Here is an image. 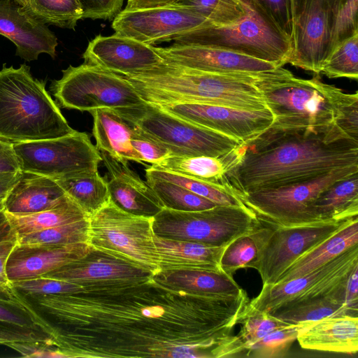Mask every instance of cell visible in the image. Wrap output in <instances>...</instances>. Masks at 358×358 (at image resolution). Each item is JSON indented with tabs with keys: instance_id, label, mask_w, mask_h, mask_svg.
I'll use <instances>...</instances> for the list:
<instances>
[{
	"instance_id": "6da1fadb",
	"label": "cell",
	"mask_w": 358,
	"mask_h": 358,
	"mask_svg": "<svg viewBox=\"0 0 358 358\" xmlns=\"http://www.w3.org/2000/svg\"><path fill=\"white\" fill-rule=\"evenodd\" d=\"M236 196L306 181L358 165V140L336 122L322 126H270L221 157Z\"/></svg>"
},
{
	"instance_id": "7a4b0ae2",
	"label": "cell",
	"mask_w": 358,
	"mask_h": 358,
	"mask_svg": "<svg viewBox=\"0 0 358 358\" xmlns=\"http://www.w3.org/2000/svg\"><path fill=\"white\" fill-rule=\"evenodd\" d=\"M264 73L215 74L163 62L152 69L122 76L134 85L146 103H200L251 110L268 108L255 85L257 78Z\"/></svg>"
},
{
	"instance_id": "3957f363",
	"label": "cell",
	"mask_w": 358,
	"mask_h": 358,
	"mask_svg": "<svg viewBox=\"0 0 358 358\" xmlns=\"http://www.w3.org/2000/svg\"><path fill=\"white\" fill-rule=\"evenodd\" d=\"M45 80L33 77L29 66L3 64L0 71V140L12 144L62 137L73 133Z\"/></svg>"
},
{
	"instance_id": "277c9868",
	"label": "cell",
	"mask_w": 358,
	"mask_h": 358,
	"mask_svg": "<svg viewBox=\"0 0 358 358\" xmlns=\"http://www.w3.org/2000/svg\"><path fill=\"white\" fill-rule=\"evenodd\" d=\"M274 116L271 126L303 127L336 122L345 93L318 76L295 77L282 67L264 72L255 81Z\"/></svg>"
},
{
	"instance_id": "5b68a950",
	"label": "cell",
	"mask_w": 358,
	"mask_h": 358,
	"mask_svg": "<svg viewBox=\"0 0 358 358\" xmlns=\"http://www.w3.org/2000/svg\"><path fill=\"white\" fill-rule=\"evenodd\" d=\"M244 14L227 24H209L173 37L176 45L229 49L282 67L288 64L292 39L256 0H240Z\"/></svg>"
},
{
	"instance_id": "8992f818",
	"label": "cell",
	"mask_w": 358,
	"mask_h": 358,
	"mask_svg": "<svg viewBox=\"0 0 358 358\" xmlns=\"http://www.w3.org/2000/svg\"><path fill=\"white\" fill-rule=\"evenodd\" d=\"M152 217L134 215L108 203L89 216L87 243L96 252L136 265L152 276L160 272Z\"/></svg>"
},
{
	"instance_id": "52a82bcc",
	"label": "cell",
	"mask_w": 358,
	"mask_h": 358,
	"mask_svg": "<svg viewBox=\"0 0 358 358\" xmlns=\"http://www.w3.org/2000/svg\"><path fill=\"white\" fill-rule=\"evenodd\" d=\"M262 224L245 205H217L197 211L162 209L152 217L155 236L178 241L224 246Z\"/></svg>"
},
{
	"instance_id": "ba28073f",
	"label": "cell",
	"mask_w": 358,
	"mask_h": 358,
	"mask_svg": "<svg viewBox=\"0 0 358 358\" xmlns=\"http://www.w3.org/2000/svg\"><path fill=\"white\" fill-rule=\"evenodd\" d=\"M115 110L173 156L220 157L241 143L176 117L152 103L145 102Z\"/></svg>"
},
{
	"instance_id": "9c48e42d",
	"label": "cell",
	"mask_w": 358,
	"mask_h": 358,
	"mask_svg": "<svg viewBox=\"0 0 358 358\" xmlns=\"http://www.w3.org/2000/svg\"><path fill=\"white\" fill-rule=\"evenodd\" d=\"M50 89L59 107L81 112L117 110L145 103L124 76L85 63L63 70L62 77L53 80Z\"/></svg>"
},
{
	"instance_id": "30bf717a",
	"label": "cell",
	"mask_w": 358,
	"mask_h": 358,
	"mask_svg": "<svg viewBox=\"0 0 358 358\" xmlns=\"http://www.w3.org/2000/svg\"><path fill=\"white\" fill-rule=\"evenodd\" d=\"M357 173L358 165L345 166L306 181L250 192L239 199L261 221L273 226L317 222L311 214L315 199L334 182Z\"/></svg>"
},
{
	"instance_id": "8fae6325",
	"label": "cell",
	"mask_w": 358,
	"mask_h": 358,
	"mask_svg": "<svg viewBox=\"0 0 358 358\" xmlns=\"http://www.w3.org/2000/svg\"><path fill=\"white\" fill-rule=\"evenodd\" d=\"M20 170L52 178L98 170L100 152L85 132L13 144Z\"/></svg>"
},
{
	"instance_id": "7c38bea8",
	"label": "cell",
	"mask_w": 358,
	"mask_h": 358,
	"mask_svg": "<svg viewBox=\"0 0 358 358\" xmlns=\"http://www.w3.org/2000/svg\"><path fill=\"white\" fill-rule=\"evenodd\" d=\"M358 266V245L312 271L274 285H262L246 308L271 313L283 304L323 296L345 285Z\"/></svg>"
},
{
	"instance_id": "4fadbf2b",
	"label": "cell",
	"mask_w": 358,
	"mask_h": 358,
	"mask_svg": "<svg viewBox=\"0 0 358 358\" xmlns=\"http://www.w3.org/2000/svg\"><path fill=\"white\" fill-rule=\"evenodd\" d=\"M347 220H326L294 227L272 225L256 259L248 268L259 272L263 285H274L299 257L331 236Z\"/></svg>"
},
{
	"instance_id": "5bb4252c",
	"label": "cell",
	"mask_w": 358,
	"mask_h": 358,
	"mask_svg": "<svg viewBox=\"0 0 358 358\" xmlns=\"http://www.w3.org/2000/svg\"><path fill=\"white\" fill-rule=\"evenodd\" d=\"M336 0H306L293 23L292 50L289 64L321 73L331 52Z\"/></svg>"
},
{
	"instance_id": "9a60e30c",
	"label": "cell",
	"mask_w": 358,
	"mask_h": 358,
	"mask_svg": "<svg viewBox=\"0 0 358 358\" xmlns=\"http://www.w3.org/2000/svg\"><path fill=\"white\" fill-rule=\"evenodd\" d=\"M211 24L191 10L169 5L145 9L121 10L114 18L115 34L152 45Z\"/></svg>"
},
{
	"instance_id": "2e32d148",
	"label": "cell",
	"mask_w": 358,
	"mask_h": 358,
	"mask_svg": "<svg viewBox=\"0 0 358 358\" xmlns=\"http://www.w3.org/2000/svg\"><path fill=\"white\" fill-rule=\"evenodd\" d=\"M156 106L187 122L241 143L262 133L274 120V116L268 108L250 110L200 103H175Z\"/></svg>"
},
{
	"instance_id": "e0dca14e",
	"label": "cell",
	"mask_w": 358,
	"mask_h": 358,
	"mask_svg": "<svg viewBox=\"0 0 358 358\" xmlns=\"http://www.w3.org/2000/svg\"><path fill=\"white\" fill-rule=\"evenodd\" d=\"M166 64L215 74H259L276 64L229 49L194 45L155 47Z\"/></svg>"
},
{
	"instance_id": "ac0fdd59",
	"label": "cell",
	"mask_w": 358,
	"mask_h": 358,
	"mask_svg": "<svg viewBox=\"0 0 358 358\" xmlns=\"http://www.w3.org/2000/svg\"><path fill=\"white\" fill-rule=\"evenodd\" d=\"M83 58L85 64L121 76L137 73L164 62L155 46L115 33L96 36L90 41Z\"/></svg>"
},
{
	"instance_id": "d6986e66",
	"label": "cell",
	"mask_w": 358,
	"mask_h": 358,
	"mask_svg": "<svg viewBox=\"0 0 358 358\" xmlns=\"http://www.w3.org/2000/svg\"><path fill=\"white\" fill-rule=\"evenodd\" d=\"M93 248L88 243L67 245H22L15 246L6 264L10 282L43 276L87 256Z\"/></svg>"
},
{
	"instance_id": "ffe728a7",
	"label": "cell",
	"mask_w": 358,
	"mask_h": 358,
	"mask_svg": "<svg viewBox=\"0 0 358 358\" xmlns=\"http://www.w3.org/2000/svg\"><path fill=\"white\" fill-rule=\"evenodd\" d=\"M0 35L12 41L15 55L27 62L42 53L56 56L57 38L48 25L22 11L13 0H0Z\"/></svg>"
},
{
	"instance_id": "44dd1931",
	"label": "cell",
	"mask_w": 358,
	"mask_h": 358,
	"mask_svg": "<svg viewBox=\"0 0 358 358\" xmlns=\"http://www.w3.org/2000/svg\"><path fill=\"white\" fill-rule=\"evenodd\" d=\"M99 152L109 178L106 181L110 202L124 211L145 217H153L164 208L148 183L127 162Z\"/></svg>"
},
{
	"instance_id": "7402d4cb",
	"label": "cell",
	"mask_w": 358,
	"mask_h": 358,
	"mask_svg": "<svg viewBox=\"0 0 358 358\" xmlns=\"http://www.w3.org/2000/svg\"><path fill=\"white\" fill-rule=\"evenodd\" d=\"M69 282L85 288L90 285L137 282L152 275L132 264L115 258L91 260L85 257L55 269L43 276Z\"/></svg>"
},
{
	"instance_id": "603a6c76",
	"label": "cell",
	"mask_w": 358,
	"mask_h": 358,
	"mask_svg": "<svg viewBox=\"0 0 358 358\" xmlns=\"http://www.w3.org/2000/svg\"><path fill=\"white\" fill-rule=\"evenodd\" d=\"M296 340L305 350L357 354L358 317L329 316L299 323Z\"/></svg>"
},
{
	"instance_id": "cb8c5ba5",
	"label": "cell",
	"mask_w": 358,
	"mask_h": 358,
	"mask_svg": "<svg viewBox=\"0 0 358 358\" xmlns=\"http://www.w3.org/2000/svg\"><path fill=\"white\" fill-rule=\"evenodd\" d=\"M69 198L52 178L22 171L4 198V210L15 215H27L52 208Z\"/></svg>"
},
{
	"instance_id": "d4e9b609",
	"label": "cell",
	"mask_w": 358,
	"mask_h": 358,
	"mask_svg": "<svg viewBox=\"0 0 358 358\" xmlns=\"http://www.w3.org/2000/svg\"><path fill=\"white\" fill-rule=\"evenodd\" d=\"M160 271L201 270L222 271L220 261L225 246L178 241L155 236Z\"/></svg>"
},
{
	"instance_id": "484cf974",
	"label": "cell",
	"mask_w": 358,
	"mask_h": 358,
	"mask_svg": "<svg viewBox=\"0 0 358 358\" xmlns=\"http://www.w3.org/2000/svg\"><path fill=\"white\" fill-rule=\"evenodd\" d=\"M93 117L92 134L99 151L107 152L116 159L143 164L131 140L136 127L117 110L101 108L90 112Z\"/></svg>"
},
{
	"instance_id": "4316f807",
	"label": "cell",
	"mask_w": 358,
	"mask_h": 358,
	"mask_svg": "<svg viewBox=\"0 0 358 358\" xmlns=\"http://www.w3.org/2000/svg\"><path fill=\"white\" fill-rule=\"evenodd\" d=\"M358 245V217L348 220L328 238L299 257L279 278L283 282L306 274ZM275 283V284H276Z\"/></svg>"
},
{
	"instance_id": "83f0119b",
	"label": "cell",
	"mask_w": 358,
	"mask_h": 358,
	"mask_svg": "<svg viewBox=\"0 0 358 358\" xmlns=\"http://www.w3.org/2000/svg\"><path fill=\"white\" fill-rule=\"evenodd\" d=\"M161 284L187 291L192 295L228 297L245 292L232 275L223 271L180 270L160 271L153 275Z\"/></svg>"
},
{
	"instance_id": "f1b7e54d",
	"label": "cell",
	"mask_w": 358,
	"mask_h": 358,
	"mask_svg": "<svg viewBox=\"0 0 358 358\" xmlns=\"http://www.w3.org/2000/svg\"><path fill=\"white\" fill-rule=\"evenodd\" d=\"M315 222L343 221L358 215V173L325 189L311 206Z\"/></svg>"
},
{
	"instance_id": "f546056e",
	"label": "cell",
	"mask_w": 358,
	"mask_h": 358,
	"mask_svg": "<svg viewBox=\"0 0 358 358\" xmlns=\"http://www.w3.org/2000/svg\"><path fill=\"white\" fill-rule=\"evenodd\" d=\"M347 286L348 284L323 296L283 304L269 313L285 322L294 324L329 316H357V312L351 309L346 303Z\"/></svg>"
},
{
	"instance_id": "4dcf8cb0",
	"label": "cell",
	"mask_w": 358,
	"mask_h": 358,
	"mask_svg": "<svg viewBox=\"0 0 358 358\" xmlns=\"http://www.w3.org/2000/svg\"><path fill=\"white\" fill-rule=\"evenodd\" d=\"M53 179L89 216L110 202L107 181L98 170L72 173Z\"/></svg>"
},
{
	"instance_id": "1f68e13d",
	"label": "cell",
	"mask_w": 358,
	"mask_h": 358,
	"mask_svg": "<svg viewBox=\"0 0 358 358\" xmlns=\"http://www.w3.org/2000/svg\"><path fill=\"white\" fill-rule=\"evenodd\" d=\"M6 215L17 238L33 232L89 217L69 196L62 203L48 210L27 215L8 213Z\"/></svg>"
},
{
	"instance_id": "d6a6232c",
	"label": "cell",
	"mask_w": 358,
	"mask_h": 358,
	"mask_svg": "<svg viewBox=\"0 0 358 358\" xmlns=\"http://www.w3.org/2000/svg\"><path fill=\"white\" fill-rule=\"evenodd\" d=\"M150 166L221 185L234 193L227 178L224 164L221 157L171 155Z\"/></svg>"
},
{
	"instance_id": "836d02e7",
	"label": "cell",
	"mask_w": 358,
	"mask_h": 358,
	"mask_svg": "<svg viewBox=\"0 0 358 358\" xmlns=\"http://www.w3.org/2000/svg\"><path fill=\"white\" fill-rule=\"evenodd\" d=\"M238 324H241L242 327L236 336H231L229 343L231 357H244L248 345L276 329L292 324L274 317L268 312L249 309L246 306Z\"/></svg>"
},
{
	"instance_id": "e575fe53",
	"label": "cell",
	"mask_w": 358,
	"mask_h": 358,
	"mask_svg": "<svg viewBox=\"0 0 358 358\" xmlns=\"http://www.w3.org/2000/svg\"><path fill=\"white\" fill-rule=\"evenodd\" d=\"M271 228L272 225L262 222L260 227L252 232L238 236L230 241L222 254L220 269L233 276L237 270L248 268L256 259Z\"/></svg>"
},
{
	"instance_id": "d590c367",
	"label": "cell",
	"mask_w": 358,
	"mask_h": 358,
	"mask_svg": "<svg viewBox=\"0 0 358 358\" xmlns=\"http://www.w3.org/2000/svg\"><path fill=\"white\" fill-rule=\"evenodd\" d=\"M22 11L46 24L74 29L83 19L78 0H27Z\"/></svg>"
},
{
	"instance_id": "8d00e7d4",
	"label": "cell",
	"mask_w": 358,
	"mask_h": 358,
	"mask_svg": "<svg viewBox=\"0 0 358 358\" xmlns=\"http://www.w3.org/2000/svg\"><path fill=\"white\" fill-rule=\"evenodd\" d=\"M146 182L164 208L178 211H197L211 208L214 202L176 183L145 174Z\"/></svg>"
},
{
	"instance_id": "74e56055",
	"label": "cell",
	"mask_w": 358,
	"mask_h": 358,
	"mask_svg": "<svg viewBox=\"0 0 358 358\" xmlns=\"http://www.w3.org/2000/svg\"><path fill=\"white\" fill-rule=\"evenodd\" d=\"M145 171V174L179 185L217 205H244L231 190L225 187L152 166Z\"/></svg>"
},
{
	"instance_id": "f35d334b",
	"label": "cell",
	"mask_w": 358,
	"mask_h": 358,
	"mask_svg": "<svg viewBox=\"0 0 358 358\" xmlns=\"http://www.w3.org/2000/svg\"><path fill=\"white\" fill-rule=\"evenodd\" d=\"M89 217L24 235L17 238L22 245H67L87 243Z\"/></svg>"
},
{
	"instance_id": "ab89813d",
	"label": "cell",
	"mask_w": 358,
	"mask_h": 358,
	"mask_svg": "<svg viewBox=\"0 0 358 358\" xmlns=\"http://www.w3.org/2000/svg\"><path fill=\"white\" fill-rule=\"evenodd\" d=\"M321 73L330 78H358V33L337 43L324 62Z\"/></svg>"
},
{
	"instance_id": "60d3db41",
	"label": "cell",
	"mask_w": 358,
	"mask_h": 358,
	"mask_svg": "<svg viewBox=\"0 0 358 358\" xmlns=\"http://www.w3.org/2000/svg\"><path fill=\"white\" fill-rule=\"evenodd\" d=\"M172 5L184 7L215 24H227L244 14L240 0H176Z\"/></svg>"
},
{
	"instance_id": "b9f144b4",
	"label": "cell",
	"mask_w": 358,
	"mask_h": 358,
	"mask_svg": "<svg viewBox=\"0 0 358 358\" xmlns=\"http://www.w3.org/2000/svg\"><path fill=\"white\" fill-rule=\"evenodd\" d=\"M299 324L276 329L255 343L248 345L244 357L280 358L287 355L292 344L296 340Z\"/></svg>"
},
{
	"instance_id": "7bdbcfd3",
	"label": "cell",
	"mask_w": 358,
	"mask_h": 358,
	"mask_svg": "<svg viewBox=\"0 0 358 358\" xmlns=\"http://www.w3.org/2000/svg\"><path fill=\"white\" fill-rule=\"evenodd\" d=\"M10 287L22 295L78 294L85 291L78 285L44 277L14 281L10 282Z\"/></svg>"
},
{
	"instance_id": "ee69618b",
	"label": "cell",
	"mask_w": 358,
	"mask_h": 358,
	"mask_svg": "<svg viewBox=\"0 0 358 358\" xmlns=\"http://www.w3.org/2000/svg\"><path fill=\"white\" fill-rule=\"evenodd\" d=\"M357 8L358 0H336L331 52L337 43L358 33Z\"/></svg>"
},
{
	"instance_id": "f6af8a7d",
	"label": "cell",
	"mask_w": 358,
	"mask_h": 358,
	"mask_svg": "<svg viewBox=\"0 0 358 358\" xmlns=\"http://www.w3.org/2000/svg\"><path fill=\"white\" fill-rule=\"evenodd\" d=\"M337 125L352 138L358 140V94L345 93L336 119Z\"/></svg>"
},
{
	"instance_id": "bcb514c9",
	"label": "cell",
	"mask_w": 358,
	"mask_h": 358,
	"mask_svg": "<svg viewBox=\"0 0 358 358\" xmlns=\"http://www.w3.org/2000/svg\"><path fill=\"white\" fill-rule=\"evenodd\" d=\"M15 342H43L52 345L51 338L41 329L0 323V345Z\"/></svg>"
},
{
	"instance_id": "7dc6e473",
	"label": "cell",
	"mask_w": 358,
	"mask_h": 358,
	"mask_svg": "<svg viewBox=\"0 0 358 358\" xmlns=\"http://www.w3.org/2000/svg\"><path fill=\"white\" fill-rule=\"evenodd\" d=\"M131 143L140 155L143 162L154 164L171 155L169 150L145 136L137 127Z\"/></svg>"
},
{
	"instance_id": "c3c4849f",
	"label": "cell",
	"mask_w": 358,
	"mask_h": 358,
	"mask_svg": "<svg viewBox=\"0 0 358 358\" xmlns=\"http://www.w3.org/2000/svg\"><path fill=\"white\" fill-rule=\"evenodd\" d=\"M83 18L113 19L121 10L124 0H78Z\"/></svg>"
},
{
	"instance_id": "681fc988",
	"label": "cell",
	"mask_w": 358,
	"mask_h": 358,
	"mask_svg": "<svg viewBox=\"0 0 358 358\" xmlns=\"http://www.w3.org/2000/svg\"><path fill=\"white\" fill-rule=\"evenodd\" d=\"M291 39L293 20L290 0H256Z\"/></svg>"
},
{
	"instance_id": "f907efd6",
	"label": "cell",
	"mask_w": 358,
	"mask_h": 358,
	"mask_svg": "<svg viewBox=\"0 0 358 358\" xmlns=\"http://www.w3.org/2000/svg\"><path fill=\"white\" fill-rule=\"evenodd\" d=\"M0 323L25 328L40 329L29 313L20 302L8 303L0 301Z\"/></svg>"
},
{
	"instance_id": "816d5d0a",
	"label": "cell",
	"mask_w": 358,
	"mask_h": 358,
	"mask_svg": "<svg viewBox=\"0 0 358 358\" xmlns=\"http://www.w3.org/2000/svg\"><path fill=\"white\" fill-rule=\"evenodd\" d=\"M6 346L24 357H69L56 346L43 342H15Z\"/></svg>"
},
{
	"instance_id": "f5cc1de1",
	"label": "cell",
	"mask_w": 358,
	"mask_h": 358,
	"mask_svg": "<svg viewBox=\"0 0 358 358\" xmlns=\"http://www.w3.org/2000/svg\"><path fill=\"white\" fill-rule=\"evenodd\" d=\"M13 144L0 140V173L20 171Z\"/></svg>"
},
{
	"instance_id": "db71d44e",
	"label": "cell",
	"mask_w": 358,
	"mask_h": 358,
	"mask_svg": "<svg viewBox=\"0 0 358 358\" xmlns=\"http://www.w3.org/2000/svg\"><path fill=\"white\" fill-rule=\"evenodd\" d=\"M17 243V240L0 243V283L6 286H10L6 274V264Z\"/></svg>"
},
{
	"instance_id": "11a10c76",
	"label": "cell",
	"mask_w": 358,
	"mask_h": 358,
	"mask_svg": "<svg viewBox=\"0 0 358 358\" xmlns=\"http://www.w3.org/2000/svg\"><path fill=\"white\" fill-rule=\"evenodd\" d=\"M346 303L351 309L358 312V266L355 267L348 280Z\"/></svg>"
},
{
	"instance_id": "9f6ffc18",
	"label": "cell",
	"mask_w": 358,
	"mask_h": 358,
	"mask_svg": "<svg viewBox=\"0 0 358 358\" xmlns=\"http://www.w3.org/2000/svg\"><path fill=\"white\" fill-rule=\"evenodd\" d=\"M176 0H127L126 10L145 9L172 5Z\"/></svg>"
},
{
	"instance_id": "6f0895ef",
	"label": "cell",
	"mask_w": 358,
	"mask_h": 358,
	"mask_svg": "<svg viewBox=\"0 0 358 358\" xmlns=\"http://www.w3.org/2000/svg\"><path fill=\"white\" fill-rule=\"evenodd\" d=\"M16 240L17 236L8 220L5 210H0V243Z\"/></svg>"
},
{
	"instance_id": "680465c9",
	"label": "cell",
	"mask_w": 358,
	"mask_h": 358,
	"mask_svg": "<svg viewBox=\"0 0 358 358\" xmlns=\"http://www.w3.org/2000/svg\"><path fill=\"white\" fill-rule=\"evenodd\" d=\"M20 171L0 173V198H5L17 181Z\"/></svg>"
},
{
	"instance_id": "91938a15",
	"label": "cell",
	"mask_w": 358,
	"mask_h": 358,
	"mask_svg": "<svg viewBox=\"0 0 358 358\" xmlns=\"http://www.w3.org/2000/svg\"><path fill=\"white\" fill-rule=\"evenodd\" d=\"M0 301L13 303H18L11 287L4 285L1 283H0Z\"/></svg>"
},
{
	"instance_id": "94428289",
	"label": "cell",
	"mask_w": 358,
	"mask_h": 358,
	"mask_svg": "<svg viewBox=\"0 0 358 358\" xmlns=\"http://www.w3.org/2000/svg\"><path fill=\"white\" fill-rule=\"evenodd\" d=\"M293 23L301 13L306 0H290Z\"/></svg>"
},
{
	"instance_id": "6125c7cd",
	"label": "cell",
	"mask_w": 358,
	"mask_h": 358,
	"mask_svg": "<svg viewBox=\"0 0 358 358\" xmlns=\"http://www.w3.org/2000/svg\"><path fill=\"white\" fill-rule=\"evenodd\" d=\"M20 6H24L27 4V0H13Z\"/></svg>"
},
{
	"instance_id": "be15d7a7",
	"label": "cell",
	"mask_w": 358,
	"mask_h": 358,
	"mask_svg": "<svg viewBox=\"0 0 358 358\" xmlns=\"http://www.w3.org/2000/svg\"><path fill=\"white\" fill-rule=\"evenodd\" d=\"M3 201H4V198H0V210L4 209Z\"/></svg>"
}]
</instances>
